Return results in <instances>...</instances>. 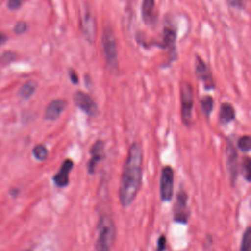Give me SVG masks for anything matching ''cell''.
Instances as JSON below:
<instances>
[{
	"instance_id": "9a60e30c",
	"label": "cell",
	"mask_w": 251,
	"mask_h": 251,
	"mask_svg": "<svg viewBox=\"0 0 251 251\" xmlns=\"http://www.w3.org/2000/svg\"><path fill=\"white\" fill-rule=\"evenodd\" d=\"M235 118V111L231 104L229 103H223L221 105L219 119L222 124H227L233 121Z\"/></svg>"
},
{
	"instance_id": "e0dca14e",
	"label": "cell",
	"mask_w": 251,
	"mask_h": 251,
	"mask_svg": "<svg viewBox=\"0 0 251 251\" xmlns=\"http://www.w3.org/2000/svg\"><path fill=\"white\" fill-rule=\"evenodd\" d=\"M37 87V83L33 80H29L27 82H25L20 89V95L25 98V99H28L36 90Z\"/></svg>"
},
{
	"instance_id": "83f0119b",
	"label": "cell",
	"mask_w": 251,
	"mask_h": 251,
	"mask_svg": "<svg viewBox=\"0 0 251 251\" xmlns=\"http://www.w3.org/2000/svg\"><path fill=\"white\" fill-rule=\"evenodd\" d=\"M6 40H7V36H6V34H4V33L0 32V45H1V44H3L4 42H6Z\"/></svg>"
},
{
	"instance_id": "8fae6325",
	"label": "cell",
	"mask_w": 251,
	"mask_h": 251,
	"mask_svg": "<svg viewBox=\"0 0 251 251\" xmlns=\"http://www.w3.org/2000/svg\"><path fill=\"white\" fill-rule=\"evenodd\" d=\"M104 154V142L102 140H97L91 147L90 159L87 163V171L89 174H93L97 164L102 160Z\"/></svg>"
},
{
	"instance_id": "52a82bcc",
	"label": "cell",
	"mask_w": 251,
	"mask_h": 251,
	"mask_svg": "<svg viewBox=\"0 0 251 251\" xmlns=\"http://www.w3.org/2000/svg\"><path fill=\"white\" fill-rule=\"evenodd\" d=\"M196 62H195V74L197 77L202 81L205 89L211 90L215 88V82L213 79L212 72L209 68V66L199 57L196 56Z\"/></svg>"
},
{
	"instance_id": "603a6c76",
	"label": "cell",
	"mask_w": 251,
	"mask_h": 251,
	"mask_svg": "<svg viewBox=\"0 0 251 251\" xmlns=\"http://www.w3.org/2000/svg\"><path fill=\"white\" fill-rule=\"evenodd\" d=\"M27 29V25L25 23V22H19L16 25H15V33L17 34H22V33H25Z\"/></svg>"
},
{
	"instance_id": "2e32d148",
	"label": "cell",
	"mask_w": 251,
	"mask_h": 251,
	"mask_svg": "<svg viewBox=\"0 0 251 251\" xmlns=\"http://www.w3.org/2000/svg\"><path fill=\"white\" fill-rule=\"evenodd\" d=\"M176 31L173 28L165 27L163 32V48H169L171 51H175Z\"/></svg>"
},
{
	"instance_id": "cb8c5ba5",
	"label": "cell",
	"mask_w": 251,
	"mask_h": 251,
	"mask_svg": "<svg viewBox=\"0 0 251 251\" xmlns=\"http://www.w3.org/2000/svg\"><path fill=\"white\" fill-rule=\"evenodd\" d=\"M166 236L165 235H160L157 241V249L156 251H165L166 249Z\"/></svg>"
},
{
	"instance_id": "30bf717a",
	"label": "cell",
	"mask_w": 251,
	"mask_h": 251,
	"mask_svg": "<svg viewBox=\"0 0 251 251\" xmlns=\"http://www.w3.org/2000/svg\"><path fill=\"white\" fill-rule=\"evenodd\" d=\"M73 166H74V163L70 159H67L62 163L59 171L57 172V174H55L53 177V180L57 186L66 187L69 184L70 182L69 175L73 169Z\"/></svg>"
},
{
	"instance_id": "44dd1931",
	"label": "cell",
	"mask_w": 251,
	"mask_h": 251,
	"mask_svg": "<svg viewBox=\"0 0 251 251\" xmlns=\"http://www.w3.org/2000/svg\"><path fill=\"white\" fill-rule=\"evenodd\" d=\"M238 148L242 151V152H248L251 148V139L249 135H244L241 136L238 140Z\"/></svg>"
},
{
	"instance_id": "6da1fadb",
	"label": "cell",
	"mask_w": 251,
	"mask_h": 251,
	"mask_svg": "<svg viewBox=\"0 0 251 251\" xmlns=\"http://www.w3.org/2000/svg\"><path fill=\"white\" fill-rule=\"evenodd\" d=\"M142 177V152L138 143L131 144L126 159L119 189V197L124 207L129 206L135 199L141 184Z\"/></svg>"
},
{
	"instance_id": "ffe728a7",
	"label": "cell",
	"mask_w": 251,
	"mask_h": 251,
	"mask_svg": "<svg viewBox=\"0 0 251 251\" xmlns=\"http://www.w3.org/2000/svg\"><path fill=\"white\" fill-rule=\"evenodd\" d=\"M32 153H33V156L35 157V159H37L38 161H44L47 158V155H48V151H47L46 147L42 144L36 145L33 148Z\"/></svg>"
},
{
	"instance_id": "7a4b0ae2",
	"label": "cell",
	"mask_w": 251,
	"mask_h": 251,
	"mask_svg": "<svg viewBox=\"0 0 251 251\" xmlns=\"http://www.w3.org/2000/svg\"><path fill=\"white\" fill-rule=\"evenodd\" d=\"M116 239V226L109 216H101L97 225L96 251H111Z\"/></svg>"
},
{
	"instance_id": "277c9868",
	"label": "cell",
	"mask_w": 251,
	"mask_h": 251,
	"mask_svg": "<svg viewBox=\"0 0 251 251\" xmlns=\"http://www.w3.org/2000/svg\"><path fill=\"white\" fill-rule=\"evenodd\" d=\"M180 102H181V119L188 126L192 122L193 109V89L190 83L184 81L180 85Z\"/></svg>"
},
{
	"instance_id": "d6986e66",
	"label": "cell",
	"mask_w": 251,
	"mask_h": 251,
	"mask_svg": "<svg viewBox=\"0 0 251 251\" xmlns=\"http://www.w3.org/2000/svg\"><path fill=\"white\" fill-rule=\"evenodd\" d=\"M240 251H251V229L247 227L242 235Z\"/></svg>"
},
{
	"instance_id": "ba28073f",
	"label": "cell",
	"mask_w": 251,
	"mask_h": 251,
	"mask_svg": "<svg viewBox=\"0 0 251 251\" xmlns=\"http://www.w3.org/2000/svg\"><path fill=\"white\" fill-rule=\"evenodd\" d=\"M189 218V208L187 206V194L179 191L174 208V220L180 224H186Z\"/></svg>"
},
{
	"instance_id": "4fadbf2b",
	"label": "cell",
	"mask_w": 251,
	"mask_h": 251,
	"mask_svg": "<svg viewBox=\"0 0 251 251\" xmlns=\"http://www.w3.org/2000/svg\"><path fill=\"white\" fill-rule=\"evenodd\" d=\"M226 157H227V169L230 176V180L233 183V181L236 179L237 176V153L232 145V143L228 142L226 146Z\"/></svg>"
},
{
	"instance_id": "7402d4cb",
	"label": "cell",
	"mask_w": 251,
	"mask_h": 251,
	"mask_svg": "<svg viewBox=\"0 0 251 251\" xmlns=\"http://www.w3.org/2000/svg\"><path fill=\"white\" fill-rule=\"evenodd\" d=\"M242 173H243V176L245 177V179L247 181H250V159L248 157H246L242 163Z\"/></svg>"
},
{
	"instance_id": "5bb4252c",
	"label": "cell",
	"mask_w": 251,
	"mask_h": 251,
	"mask_svg": "<svg viewBox=\"0 0 251 251\" xmlns=\"http://www.w3.org/2000/svg\"><path fill=\"white\" fill-rule=\"evenodd\" d=\"M155 0H143L141 6V16L143 21L149 25L155 21Z\"/></svg>"
},
{
	"instance_id": "484cf974",
	"label": "cell",
	"mask_w": 251,
	"mask_h": 251,
	"mask_svg": "<svg viewBox=\"0 0 251 251\" xmlns=\"http://www.w3.org/2000/svg\"><path fill=\"white\" fill-rule=\"evenodd\" d=\"M22 0H9L8 1V7L11 10H17L21 7Z\"/></svg>"
},
{
	"instance_id": "4316f807",
	"label": "cell",
	"mask_w": 251,
	"mask_h": 251,
	"mask_svg": "<svg viewBox=\"0 0 251 251\" xmlns=\"http://www.w3.org/2000/svg\"><path fill=\"white\" fill-rule=\"evenodd\" d=\"M68 73H69L70 80H71L74 84H77V83H78V75H76V73H75L73 69H70Z\"/></svg>"
},
{
	"instance_id": "8992f818",
	"label": "cell",
	"mask_w": 251,
	"mask_h": 251,
	"mask_svg": "<svg viewBox=\"0 0 251 251\" xmlns=\"http://www.w3.org/2000/svg\"><path fill=\"white\" fill-rule=\"evenodd\" d=\"M74 103L77 108L90 117H95L98 114V107L95 101L83 91H75L73 96Z\"/></svg>"
},
{
	"instance_id": "d4e9b609",
	"label": "cell",
	"mask_w": 251,
	"mask_h": 251,
	"mask_svg": "<svg viewBox=\"0 0 251 251\" xmlns=\"http://www.w3.org/2000/svg\"><path fill=\"white\" fill-rule=\"evenodd\" d=\"M228 5L233 9H242L244 6V0H226Z\"/></svg>"
},
{
	"instance_id": "5b68a950",
	"label": "cell",
	"mask_w": 251,
	"mask_h": 251,
	"mask_svg": "<svg viewBox=\"0 0 251 251\" xmlns=\"http://www.w3.org/2000/svg\"><path fill=\"white\" fill-rule=\"evenodd\" d=\"M174 191V171L170 166H166L162 170L160 179V194L163 201L172 200Z\"/></svg>"
},
{
	"instance_id": "3957f363",
	"label": "cell",
	"mask_w": 251,
	"mask_h": 251,
	"mask_svg": "<svg viewBox=\"0 0 251 251\" xmlns=\"http://www.w3.org/2000/svg\"><path fill=\"white\" fill-rule=\"evenodd\" d=\"M102 46L105 55L106 68L109 72L118 70V49L115 34L111 26H106L102 35Z\"/></svg>"
},
{
	"instance_id": "f1b7e54d",
	"label": "cell",
	"mask_w": 251,
	"mask_h": 251,
	"mask_svg": "<svg viewBox=\"0 0 251 251\" xmlns=\"http://www.w3.org/2000/svg\"><path fill=\"white\" fill-rule=\"evenodd\" d=\"M24 251H29V250H24Z\"/></svg>"
},
{
	"instance_id": "7c38bea8",
	"label": "cell",
	"mask_w": 251,
	"mask_h": 251,
	"mask_svg": "<svg viewBox=\"0 0 251 251\" xmlns=\"http://www.w3.org/2000/svg\"><path fill=\"white\" fill-rule=\"evenodd\" d=\"M67 107V102L63 99H55L52 100L46 107L44 112V118L48 121H55L57 120L63 111Z\"/></svg>"
},
{
	"instance_id": "9c48e42d",
	"label": "cell",
	"mask_w": 251,
	"mask_h": 251,
	"mask_svg": "<svg viewBox=\"0 0 251 251\" xmlns=\"http://www.w3.org/2000/svg\"><path fill=\"white\" fill-rule=\"evenodd\" d=\"M80 27L85 39L92 43L96 36V22L91 13L86 9L80 21Z\"/></svg>"
},
{
	"instance_id": "ac0fdd59",
	"label": "cell",
	"mask_w": 251,
	"mask_h": 251,
	"mask_svg": "<svg viewBox=\"0 0 251 251\" xmlns=\"http://www.w3.org/2000/svg\"><path fill=\"white\" fill-rule=\"evenodd\" d=\"M200 104H201V108H202L203 113L206 115V117H209L212 110H213V106H214L213 97L210 96V95L203 96L200 100Z\"/></svg>"
}]
</instances>
